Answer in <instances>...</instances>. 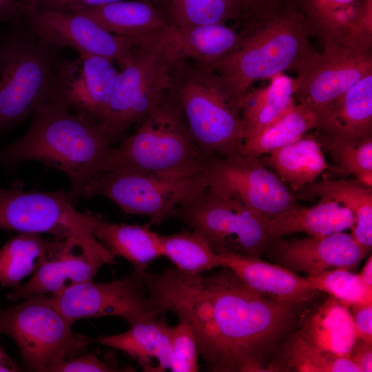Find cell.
<instances>
[{
    "instance_id": "obj_1",
    "label": "cell",
    "mask_w": 372,
    "mask_h": 372,
    "mask_svg": "<svg viewBox=\"0 0 372 372\" xmlns=\"http://www.w3.org/2000/svg\"><path fill=\"white\" fill-rule=\"evenodd\" d=\"M209 275L176 267L145 271L142 280L157 314L185 318L209 371L264 372L270 355L291 328L295 304L249 289L230 269Z\"/></svg>"
},
{
    "instance_id": "obj_2",
    "label": "cell",
    "mask_w": 372,
    "mask_h": 372,
    "mask_svg": "<svg viewBox=\"0 0 372 372\" xmlns=\"http://www.w3.org/2000/svg\"><path fill=\"white\" fill-rule=\"evenodd\" d=\"M235 48L210 67L241 101L257 81L292 70L296 73L318 52L304 14L284 1L246 14Z\"/></svg>"
},
{
    "instance_id": "obj_3",
    "label": "cell",
    "mask_w": 372,
    "mask_h": 372,
    "mask_svg": "<svg viewBox=\"0 0 372 372\" xmlns=\"http://www.w3.org/2000/svg\"><path fill=\"white\" fill-rule=\"evenodd\" d=\"M32 114L25 134L0 149V164L10 168L34 160L62 171L70 180L68 194L74 205L99 173L112 141L103 124L72 112L59 101L43 103Z\"/></svg>"
},
{
    "instance_id": "obj_4",
    "label": "cell",
    "mask_w": 372,
    "mask_h": 372,
    "mask_svg": "<svg viewBox=\"0 0 372 372\" xmlns=\"http://www.w3.org/2000/svg\"><path fill=\"white\" fill-rule=\"evenodd\" d=\"M209 159L194 141L169 90L133 134L109 148L99 172L126 171L183 178L204 172Z\"/></svg>"
},
{
    "instance_id": "obj_5",
    "label": "cell",
    "mask_w": 372,
    "mask_h": 372,
    "mask_svg": "<svg viewBox=\"0 0 372 372\" xmlns=\"http://www.w3.org/2000/svg\"><path fill=\"white\" fill-rule=\"evenodd\" d=\"M169 92L194 141L207 158L242 154L240 102L218 74L208 67L186 63L176 69Z\"/></svg>"
},
{
    "instance_id": "obj_6",
    "label": "cell",
    "mask_w": 372,
    "mask_h": 372,
    "mask_svg": "<svg viewBox=\"0 0 372 372\" xmlns=\"http://www.w3.org/2000/svg\"><path fill=\"white\" fill-rule=\"evenodd\" d=\"M0 36V130L18 124L54 100L58 48L22 21Z\"/></svg>"
},
{
    "instance_id": "obj_7",
    "label": "cell",
    "mask_w": 372,
    "mask_h": 372,
    "mask_svg": "<svg viewBox=\"0 0 372 372\" xmlns=\"http://www.w3.org/2000/svg\"><path fill=\"white\" fill-rule=\"evenodd\" d=\"M357 340L349 307L330 296L289 337L269 371L360 372L349 360Z\"/></svg>"
},
{
    "instance_id": "obj_8",
    "label": "cell",
    "mask_w": 372,
    "mask_h": 372,
    "mask_svg": "<svg viewBox=\"0 0 372 372\" xmlns=\"http://www.w3.org/2000/svg\"><path fill=\"white\" fill-rule=\"evenodd\" d=\"M54 307L50 297L40 294L0 309V332L16 342L28 370L45 372L49 366L84 353L90 338L75 334Z\"/></svg>"
},
{
    "instance_id": "obj_9",
    "label": "cell",
    "mask_w": 372,
    "mask_h": 372,
    "mask_svg": "<svg viewBox=\"0 0 372 372\" xmlns=\"http://www.w3.org/2000/svg\"><path fill=\"white\" fill-rule=\"evenodd\" d=\"M174 217L203 237L217 254L260 257L271 242L269 218L207 187L180 205Z\"/></svg>"
},
{
    "instance_id": "obj_10",
    "label": "cell",
    "mask_w": 372,
    "mask_h": 372,
    "mask_svg": "<svg viewBox=\"0 0 372 372\" xmlns=\"http://www.w3.org/2000/svg\"><path fill=\"white\" fill-rule=\"evenodd\" d=\"M207 187L205 172L183 178L112 171L98 173L83 188L81 196H101L131 214L148 216L160 225L177 208Z\"/></svg>"
},
{
    "instance_id": "obj_11",
    "label": "cell",
    "mask_w": 372,
    "mask_h": 372,
    "mask_svg": "<svg viewBox=\"0 0 372 372\" xmlns=\"http://www.w3.org/2000/svg\"><path fill=\"white\" fill-rule=\"evenodd\" d=\"M176 68L161 49L136 46L129 63L117 73L102 123L113 143L141 123L169 90Z\"/></svg>"
},
{
    "instance_id": "obj_12",
    "label": "cell",
    "mask_w": 372,
    "mask_h": 372,
    "mask_svg": "<svg viewBox=\"0 0 372 372\" xmlns=\"http://www.w3.org/2000/svg\"><path fill=\"white\" fill-rule=\"evenodd\" d=\"M97 216L76 210L64 190L27 191L20 179L0 188V229L92 240L96 238L92 229Z\"/></svg>"
},
{
    "instance_id": "obj_13",
    "label": "cell",
    "mask_w": 372,
    "mask_h": 372,
    "mask_svg": "<svg viewBox=\"0 0 372 372\" xmlns=\"http://www.w3.org/2000/svg\"><path fill=\"white\" fill-rule=\"evenodd\" d=\"M205 172L211 191L236 198L269 219L297 203L295 194L259 157H214Z\"/></svg>"
},
{
    "instance_id": "obj_14",
    "label": "cell",
    "mask_w": 372,
    "mask_h": 372,
    "mask_svg": "<svg viewBox=\"0 0 372 372\" xmlns=\"http://www.w3.org/2000/svg\"><path fill=\"white\" fill-rule=\"evenodd\" d=\"M55 309L70 324L87 318L117 316L132 325L156 317L141 274L134 271L121 279L96 283L92 280L73 285L52 295Z\"/></svg>"
},
{
    "instance_id": "obj_15",
    "label": "cell",
    "mask_w": 372,
    "mask_h": 372,
    "mask_svg": "<svg viewBox=\"0 0 372 372\" xmlns=\"http://www.w3.org/2000/svg\"><path fill=\"white\" fill-rule=\"evenodd\" d=\"M24 23L38 37L57 47L75 49L79 54L104 56L121 69L130 61L136 46L125 37L110 33L79 12L34 6L26 11Z\"/></svg>"
},
{
    "instance_id": "obj_16",
    "label": "cell",
    "mask_w": 372,
    "mask_h": 372,
    "mask_svg": "<svg viewBox=\"0 0 372 372\" xmlns=\"http://www.w3.org/2000/svg\"><path fill=\"white\" fill-rule=\"evenodd\" d=\"M293 79V96L316 113L372 72V50L323 44Z\"/></svg>"
},
{
    "instance_id": "obj_17",
    "label": "cell",
    "mask_w": 372,
    "mask_h": 372,
    "mask_svg": "<svg viewBox=\"0 0 372 372\" xmlns=\"http://www.w3.org/2000/svg\"><path fill=\"white\" fill-rule=\"evenodd\" d=\"M114 257L97 238L61 239L32 278L9 293L8 299L15 302L40 294H58L73 285L92 280L102 266L114 262Z\"/></svg>"
},
{
    "instance_id": "obj_18",
    "label": "cell",
    "mask_w": 372,
    "mask_h": 372,
    "mask_svg": "<svg viewBox=\"0 0 372 372\" xmlns=\"http://www.w3.org/2000/svg\"><path fill=\"white\" fill-rule=\"evenodd\" d=\"M114 61L99 55L79 54L61 58L55 73L54 100L94 122L103 123L118 71Z\"/></svg>"
},
{
    "instance_id": "obj_19",
    "label": "cell",
    "mask_w": 372,
    "mask_h": 372,
    "mask_svg": "<svg viewBox=\"0 0 372 372\" xmlns=\"http://www.w3.org/2000/svg\"><path fill=\"white\" fill-rule=\"evenodd\" d=\"M129 39L136 46L151 45L161 49L177 66L192 61L209 68L235 48L240 34L226 24H169Z\"/></svg>"
},
{
    "instance_id": "obj_20",
    "label": "cell",
    "mask_w": 372,
    "mask_h": 372,
    "mask_svg": "<svg viewBox=\"0 0 372 372\" xmlns=\"http://www.w3.org/2000/svg\"><path fill=\"white\" fill-rule=\"evenodd\" d=\"M266 250L278 265L294 273L315 274L333 269H354L368 254L344 232L322 236L271 240Z\"/></svg>"
},
{
    "instance_id": "obj_21",
    "label": "cell",
    "mask_w": 372,
    "mask_h": 372,
    "mask_svg": "<svg viewBox=\"0 0 372 372\" xmlns=\"http://www.w3.org/2000/svg\"><path fill=\"white\" fill-rule=\"evenodd\" d=\"M220 267L230 269L251 290L274 300L298 304L318 291L307 278L260 257L239 254H219Z\"/></svg>"
},
{
    "instance_id": "obj_22",
    "label": "cell",
    "mask_w": 372,
    "mask_h": 372,
    "mask_svg": "<svg viewBox=\"0 0 372 372\" xmlns=\"http://www.w3.org/2000/svg\"><path fill=\"white\" fill-rule=\"evenodd\" d=\"M317 131L355 141L372 137V72L316 113Z\"/></svg>"
},
{
    "instance_id": "obj_23",
    "label": "cell",
    "mask_w": 372,
    "mask_h": 372,
    "mask_svg": "<svg viewBox=\"0 0 372 372\" xmlns=\"http://www.w3.org/2000/svg\"><path fill=\"white\" fill-rule=\"evenodd\" d=\"M169 326L163 315L141 320L121 333L90 338L91 342L121 351L146 372H164L172 364Z\"/></svg>"
},
{
    "instance_id": "obj_24",
    "label": "cell",
    "mask_w": 372,
    "mask_h": 372,
    "mask_svg": "<svg viewBox=\"0 0 372 372\" xmlns=\"http://www.w3.org/2000/svg\"><path fill=\"white\" fill-rule=\"evenodd\" d=\"M311 207L297 203L287 210L268 219L267 232L271 240L296 233L322 236L352 229V212L341 204L327 198Z\"/></svg>"
},
{
    "instance_id": "obj_25",
    "label": "cell",
    "mask_w": 372,
    "mask_h": 372,
    "mask_svg": "<svg viewBox=\"0 0 372 372\" xmlns=\"http://www.w3.org/2000/svg\"><path fill=\"white\" fill-rule=\"evenodd\" d=\"M296 198H327L348 208L353 214L354 225L350 234L367 254L372 247V187L357 179L321 180L302 187Z\"/></svg>"
},
{
    "instance_id": "obj_26",
    "label": "cell",
    "mask_w": 372,
    "mask_h": 372,
    "mask_svg": "<svg viewBox=\"0 0 372 372\" xmlns=\"http://www.w3.org/2000/svg\"><path fill=\"white\" fill-rule=\"evenodd\" d=\"M258 157L294 192L316 181L329 166L321 144L315 134L304 135L289 145Z\"/></svg>"
},
{
    "instance_id": "obj_27",
    "label": "cell",
    "mask_w": 372,
    "mask_h": 372,
    "mask_svg": "<svg viewBox=\"0 0 372 372\" xmlns=\"http://www.w3.org/2000/svg\"><path fill=\"white\" fill-rule=\"evenodd\" d=\"M92 233L114 256L129 261L138 273L146 271L149 262L163 256L160 234L152 231L149 224H114L98 216Z\"/></svg>"
},
{
    "instance_id": "obj_28",
    "label": "cell",
    "mask_w": 372,
    "mask_h": 372,
    "mask_svg": "<svg viewBox=\"0 0 372 372\" xmlns=\"http://www.w3.org/2000/svg\"><path fill=\"white\" fill-rule=\"evenodd\" d=\"M269 79L267 86L251 90L241 99L244 139L280 118L296 103L293 79L282 72Z\"/></svg>"
},
{
    "instance_id": "obj_29",
    "label": "cell",
    "mask_w": 372,
    "mask_h": 372,
    "mask_svg": "<svg viewBox=\"0 0 372 372\" xmlns=\"http://www.w3.org/2000/svg\"><path fill=\"white\" fill-rule=\"evenodd\" d=\"M79 12L107 32L127 38L156 30L171 23L150 1H123Z\"/></svg>"
},
{
    "instance_id": "obj_30",
    "label": "cell",
    "mask_w": 372,
    "mask_h": 372,
    "mask_svg": "<svg viewBox=\"0 0 372 372\" xmlns=\"http://www.w3.org/2000/svg\"><path fill=\"white\" fill-rule=\"evenodd\" d=\"M61 238L50 241L39 234L19 233L0 249V285L17 287L58 247Z\"/></svg>"
},
{
    "instance_id": "obj_31",
    "label": "cell",
    "mask_w": 372,
    "mask_h": 372,
    "mask_svg": "<svg viewBox=\"0 0 372 372\" xmlns=\"http://www.w3.org/2000/svg\"><path fill=\"white\" fill-rule=\"evenodd\" d=\"M316 116L304 103H296L285 114L243 141L242 154L260 156L289 145L315 130Z\"/></svg>"
},
{
    "instance_id": "obj_32",
    "label": "cell",
    "mask_w": 372,
    "mask_h": 372,
    "mask_svg": "<svg viewBox=\"0 0 372 372\" xmlns=\"http://www.w3.org/2000/svg\"><path fill=\"white\" fill-rule=\"evenodd\" d=\"M360 0H307L303 12L313 36L323 44L355 47L351 29Z\"/></svg>"
},
{
    "instance_id": "obj_33",
    "label": "cell",
    "mask_w": 372,
    "mask_h": 372,
    "mask_svg": "<svg viewBox=\"0 0 372 372\" xmlns=\"http://www.w3.org/2000/svg\"><path fill=\"white\" fill-rule=\"evenodd\" d=\"M162 256L176 268L188 273L199 274L220 267V257L195 231L161 235Z\"/></svg>"
},
{
    "instance_id": "obj_34",
    "label": "cell",
    "mask_w": 372,
    "mask_h": 372,
    "mask_svg": "<svg viewBox=\"0 0 372 372\" xmlns=\"http://www.w3.org/2000/svg\"><path fill=\"white\" fill-rule=\"evenodd\" d=\"M171 24L194 26L226 24L241 19L244 10L236 0H164Z\"/></svg>"
},
{
    "instance_id": "obj_35",
    "label": "cell",
    "mask_w": 372,
    "mask_h": 372,
    "mask_svg": "<svg viewBox=\"0 0 372 372\" xmlns=\"http://www.w3.org/2000/svg\"><path fill=\"white\" fill-rule=\"evenodd\" d=\"M322 133L317 138L322 150L332 159V164L327 167L329 171L354 176L362 172L372 171V137L347 141Z\"/></svg>"
},
{
    "instance_id": "obj_36",
    "label": "cell",
    "mask_w": 372,
    "mask_h": 372,
    "mask_svg": "<svg viewBox=\"0 0 372 372\" xmlns=\"http://www.w3.org/2000/svg\"><path fill=\"white\" fill-rule=\"evenodd\" d=\"M306 278L314 290L329 293L348 307L372 304V288L366 286L359 275L350 270L329 269Z\"/></svg>"
},
{
    "instance_id": "obj_37",
    "label": "cell",
    "mask_w": 372,
    "mask_h": 372,
    "mask_svg": "<svg viewBox=\"0 0 372 372\" xmlns=\"http://www.w3.org/2000/svg\"><path fill=\"white\" fill-rule=\"evenodd\" d=\"M178 318V324L172 329L170 370L172 372H196L198 371L199 353L194 333L185 318Z\"/></svg>"
},
{
    "instance_id": "obj_38",
    "label": "cell",
    "mask_w": 372,
    "mask_h": 372,
    "mask_svg": "<svg viewBox=\"0 0 372 372\" xmlns=\"http://www.w3.org/2000/svg\"><path fill=\"white\" fill-rule=\"evenodd\" d=\"M120 371L107 362L100 360L94 353H83L54 364L45 372H110Z\"/></svg>"
},
{
    "instance_id": "obj_39",
    "label": "cell",
    "mask_w": 372,
    "mask_h": 372,
    "mask_svg": "<svg viewBox=\"0 0 372 372\" xmlns=\"http://www.w3.org/2000/svg\"><path fill=\"white\" fill-rule=\"evenodd\" d=\"M123 1L126 0H49L36 6L55 10L74 12L98 8Z\"/></svg>"
},
{
    "instance_id": "obj_40",
    "label": "cell",
    "mask_w": 372,
    "mask_h": 372,
    "mask_svg": "<svg viewBox=\"0 0 372 372\" xmlns=\"http://www.w3.org/2000/svg\"><path fill=\"white\" fill-rule=\"evenodd\" d=\"M351 308L358 338L372 344V304L357 305Z\"/></svg>"
},
{
    "instance_id": "obj_41",
    "label": "cell",
    "mask_w": 372,
    "mask_h": 372,
    "mask_svg": "<svg viewBox=\"0 0 372 372\" xmlns=\"http://www.w3.org/2000/svg\"><path fill=\"white\" fill-rule=\"evenodd\" d=\"M349 360L360 372H371L372 344L358 338L350 352Z\"/></svg>"
},
{
    "instance_id": "obj_42",
    "label": "cell",
    "mask_w": 372,
    "mask_h": 372,
    "mask_svg": "<svg viewBox=\"0 0 372 372\" xmlns=\"http://www.w3.org/2000/svg\"><path fill=\"white\" fill-rule=\"evenodd\" d=\"M25 13L24 0H0V21H21Z\"/></svg>"
},
{
    "instance_id": "obj_43",
    "label": "cell",
    "mask_w": 372,
    "mask_h": 372,
    "mask_svg": "<svg viewBox=\"0 0 372 372\" xmlns=\"http://www.w3.org/2000/svg\"><path fill=\"white\" fill-rule=\"evenodd\" d=\"M242 8L245 14L262 8L273 6L284 0H236ZM244 14V15H245Z\"/></svg>"
},
{
    "instance_id": "obj_44",
    "label": "cell",
    "mask_w": 372,
    "mask_h": 372,
    "mask_svg": "<svg viewBox=\"0 0 372 372\" xmlns=\"http://www.w3.org/2000/svg\"><path fill=\"white\" fill-rule=\"evenodd\" d=\"M23 371L24 369L6 353L0 343V372H19Z\"/></svg>"
},
{
    "instance_id": "obj_45",
    "label": "cell",
    "mask_w": 372,
    "mask_h": 372,
    "mask_svg": "<svg viewBox=\"0 0 372 372\" xmlns=\"http://www.w3.org/2000/svg\"><path fill=\"white\" fill-rule=\"evenodd\" d=\"M362 282L369 288H372V256L370 254L360 273Z\"/></svg>"
},
{
    "instance_id": "obj_46",
    "label": "cell",
    "mask_w": 372,
    "mask_h": 372,
    "mask_svg": "<svg viewBox=\"0 0 372 372\" xmlns=\"http://www.w3.org/2000/svg\"><path fill=\"white\" fill-rule=\"evenodd\" d=\"M47 1H49V0H24L25 6V12L28 10L36 6H38L43 2H45Z\"/></svg>"
}]
</instances>
